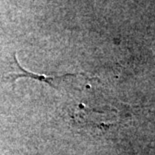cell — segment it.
Segmentation results:
<instances>
[{
  "label": "cell",
  "mask_w": 155,
  "mask_h": 155,
  "mask_svg": "<svg viewBox=\"0 0 155 155\" xmlns=\"http://www.w3.org/2000/svg\"><path fill=\"white\" fill-rule=\"evenodd\" d=\"M77 75H83L78 73H66L61 75H47L38 74L33 72L26 71L17 61L16 52H13L10 56H7L4 60H0V79L8 80L10 83H14L19 78H31L34 80L48 84L52 88H57L53 84L55 80H62L67 77H73Z\"/></svg>",
  "instance_id": "6da1fadb"
}]
</instances>
